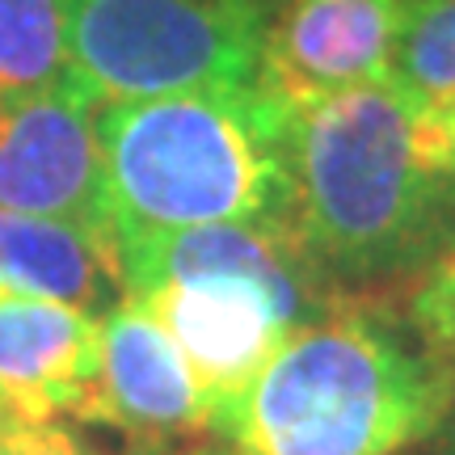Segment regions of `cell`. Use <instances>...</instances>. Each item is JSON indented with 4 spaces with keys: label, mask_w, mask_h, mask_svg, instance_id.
Segmentation results:
<instances>
[{
    "label": "cell",
    "mask_w": 455,
    "mask_h": 455,
    "mask_svg": "<svg viewBox=\"0 0 455 455\" xmlns=\"http://www.w3.org/2000/svg\"><path fill=\"white\" fill-rule=\"evenodd\" d=\"M451 409L455 379L392 308L341 299L283 341L215 435L236 455H401L439 435Z\"/></svg>",
    "instance_id": "3"
},
{
    "label": "cell",
    "mask_w": 455,
    "mask_h": 455,
    "mask_svg": "<svg viewBox=\"0 0 455 455\" xmlns=\"http://www.w3.org/2000/svg\"><path fill=\"white\" fill-rule=\"evenodd\" d=\"M98 316L0 287V413L26 422L81 418L98 388Z\"/></svg>",
    "instance_id": "9"
},
{
    "label": "cell",
    "mask_w": 455,
    "mask_h": 455,
    "mask_svg": "<svg viewBox=\"0 0 455 455\" xmlns=\"http://www.w3.org/2000/svg\"><path fill=\"white\" fill-rule=\"evenodd\" d=\"M72 81L68 0H0V106Z\"/></svg>",
    "instance_id": "11"
},
{
    "label": "cell",
    "mask_w": 455,
    "mask_h": 455,
    "mask_svg": "<svg viewBox=\"0 0 455 455\" xmlns=\"http://www.w3.org/2000/svg\"><path fill=\"white\" fill-rule=\"evenodd\" d=\"M295 114L258 84H215L98 110L110 236L295 224Z\"/></svg>",
    "instance_id": "2"
},
{
    "label": "cell",
    "mask_w": 455,
    "mask_h": 455,
    "mask_svg": "<svg viewBox=\"0 0 455 455\" xmlns=\"http://www.w3.org/2000/svg\"><path fill=\"white\" fill-rule=\"evenodd\" d=\"M98 110L101 101L76 76L0 106V212L110 232Z\"/></svg>",
    "instance_id": "5"
},
{
    "label": "cell",
    "mask_w": 455,
    "mask_h": 455,
    "mask_svg": "<svg viewBox=\"0 0 455 455\" xmlns=\"http://www.w3.org/2000/svg\"><path fill=\"white\" fill-rule=\"evenodd\" d=\"M0 455H93L60 422H26L0 413Z\"/></svg>",
    "instance_id": "14"
},
{
    "label": "cell",
    "mask_w": 455,
    "mask_h": 455,
    "mask_svg": "<svg viewBox=\"0 0 455 455\" xmlns=\"http://www.w3.org/2000/svg\"><path fill=\"white\" fill-rule=\"evenodd\" d=\"M443 131H447V148H451V161H455V110L443 114Z\"/></svg>",
    "instance_id": "15"
},
{
    "label": "cell",
    "mask_w": 455,
    "mask_h": 455,
    "mask_svg": "<svg viewBox=\"0 0 455 455\" xmlns=\"http://www.w3.org/2000/svg\"><path fill=\"white\" fill-rule=\"evenodd\" d=\"M178 455H236V451H212V447H190V451H178Z\"/></svg>",
    "instance_id": "17"
},
{
    "label": "cell",
    "mask_w": 455,
    "mask_h": 455,
    "mask_svg": "<svg viewBox=\"0 0 455 455\" xmlns=\"http://www.w3.org/2000/svg\"><path fill=\"white\" fill-rule=\"evenodd\" d=\"M266 17L253 0H68L72 76L101 106L253 84Z\"/></svg>",
    "instance_id": "4"
},
{
    "label": "cell",
    "mask_w": 455,
    "mask_h": 455,
    "mask_svg": "<svg viewBox=\"0 0 455 455\" xmlns=\"http://www.w3.org/2000/svg\"><path fill=\"white\" fill-rule=\"evenodd\" d=\"M253 4H258V9H266V13H270V9H275L278 0H253Z\"/></svg>",
    "instance_id": "18"
},
{
    "label": "cell",
    "mask_w": 455,
    "mask_h": 455,
    "mask_svg": "<svg viewBox=\"0 0 455 455\" xmlns=\"http://www.w3.org/2000/svg\"><path fill=\"white\" fill-rule=\"evenodd\" d=\"M291 173L295 232L346 299L392 308L455 244L443 114L392 76L295 114Z\"/></svg>",
    "instance_id": "1"
},
{
    "label": "cell",
    "mask_w": 455,
    "mask_h": 455,
    "mask_svg": "<svg viewBox=\"0 0 455 455\" xmlns=\"http://www.w3.org/2000/svg\"><path fill=\"white\" fill-rule=\"evenodd\" d=\"M405 0H278L258 55V89L304 114L346 89L384 81Z\"/></svg>",
    "instance_id": "6"
},
{
    "label": "cell",
    "mask_w": 455,
    "mask_h": 455,
    "mask_svg": "<svg viewBox=\"0 0 455 455\" xmlns=\"http://www.w3.org/2000/svg\"><path fill=\"white\" fill-rule=\"evenodd\" d=\"M98 329V388L84 422L123 430L144 447H169L173 439L212 430L215 413L198 375L140 299H118Z\"/></svg>",
    "instance_id": "8"
},
{
    "label": "cell",
    "mask_w": 455,
    "mask_h": 455,
    "mask_svg": "<svg viewBox=\"0 0 455 455\" xmlns=\"http://www.w3.org/2000/svg\"><path fill=\"white\" fill-rule=\"evenodd\" d=\"M439 455H455V422L447 426V435H443V447H439Z\"/></svg>",
    "instance_id": "16"
},
{
    "label": "cell",
    "mask_w": 455,
    "mask_h": 455,
    "mask_svg": "<svg viewBox=\"0 0 455 455\" xmlns=\"http://www.w3.org/2000/svg\"><path fill=\"white\" fill-rule=\"evenodd\" d=\"M0 287L81 308L98 321L127 299L110 232L21 212H0Z\"/></svg>",
    "instance_id": "10"
},
{
    "label": "cell",
    "mask_w": 455,
    "mask_h": 455,
    "mask_svg": "<svg viewBox=\"0 0 455 455\" xmlns=\"http://www.w3.org/2000/svg\"><path fill=\"white\" fill-rule=\"evenodd\" d=\"M405 321L418 346L455 379V244L409 287Z\"/></svg>",
    "instance_id": "13"
},
{
    "label": "cell",
    "mask_w": 455,
    "mask_h": 455,
    "mask_svg": "<svg viewBox=\"0 0 455 455\" xmlns=\"http://www.w3.org/2000/svg\"><path fill=\"white\" fill-rule=\"evenodd\" d=\"M131 299H140L161 321L164 333L178 341V350L186 355L190 371L198 375V384L212 401L215 418L258 379L261 367L299 329L261 283L241 275H198L178 278V283H156Z\"/></svg>",
    "instance_id": "7"
},
{
    "label": "cell",
    "mask_w": 455,
    "mask_h": 455,
    "mask_svg": "<svg viewBox=\"0 0 455 455\" xmlns=\"http://www.w3.org/2000/svg\"><path fill=\"white\" fill-rule=\"evenodd\" d=\"M388 76L426 110H455V0H405Z\"/></svg>",
    "instance_id": "12"
}]
</instances>
